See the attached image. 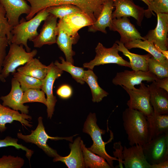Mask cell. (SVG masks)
<instances>
[{"instance_id":"34","label":"cell","mask_w":168,"mask_h":168,"mask_svg":"<svg viewBox=\"0 0 168 168\" xmlns=\"http://www.w3.org/2000/svg\"><path fill=\"white\" fill-rule=\"evenodd\" d=\"M22 103L38 102L47 105V99L45 93L42 90L36 89H29L24 92L21 100Z\"/></svg>"},{"instance_id":"6","label":"cell","mask_w":168,"mask_h":168,"mask_svg":"<svg viewBox=\"0 0 168 168\" xmlns=\"http://www.w3.org/2000/svg\"><path fill=\"white\" fill-rule=\"evenodd\" d=\"M9 45L8 52L3 61L1 73L2 77L5 79L10 73L13 74L15 73L18 67L24 65L33 58L37 53L36 49L29 52L26 51L22 45L11 43Z\"/></svg>"},{"instance_id":"13","label":"cell","mask_w":168,"mask_h":168,"mask_svg":"<svg viewBox=\"0 0 168 168\" xmlns=\"http://www.w3.org/2000/svg\"><path fill=\"white\" fill-rule=\"evenodd\" d=\"M156 27L149 31L144 37L161 49L168 50V14L159 13Z\"/></svg>"},{"instance_id":"26","label":"cell","mask_w":168,"mask_h":168,"mask_svg":"<svg viewBox=\"0 0 168 168\" xmlns=\"http://www.w3.org/2000/svg\"><path fill=\"white\" fill-rule=\"evenodd\" d=\"M48 70V66L42 64L39 59L33 58L23 66L19 67L17 72L40 80L46 77Z\"/></svg>"},{"instance_id":"9","label":"cell","mask_w":168,"mask_h":168,"mask_svg":"<svg viewBox=\"0 0 168 168\" xmlns=\"http://www.w3.org/2000/svg\"><path fill=\"white\" fill-rule=\"evenodd\" d=\"M142 146L144 155L150 165L168 160V133L153 138Z\"/></svg>"},{"instance_id":"14","label":"cell","mask_w":168,"mask_h":168,"mask_svg":"<svg viewBox=\"0 0 168 168\" xmlns=\"http://www.w3.org/2000/svg\"><path fill=\"white\" fill-rule=\"evenodd\" d=\"M115 11L112 12V18L118 19L123 17H132L141 26L144 16L145 10L135 4L132 0H113Z\"/></svg>"},{"instance_id":"4","label":"cell","mask_w":168,"mask_h":168,"mask_svg":"<svg viewBox=\"0 0 168 168\" xmlns=\"http://www.w3.org/2000/svg\"><path fill=\"white\" fill-rule=\"evenodd\" d=\"M97 121L96 114L90 113L84 123L83 132L89 134L93 141L92 145L87 148L92 153L105 158L111 168H114L113 161L118 160L117 158L109 155L105 149L106 144L111 142L113 139V134L111 132L110 139L107 142H104L102 138V135L105 134V131L99 127Z\"/></svg>"},{"instance_id":"37","label":"cell","mask_w":168,"mask_h":168,"mask_svg":"<svg viewBox=\"0 0 168 168\" xmlns=\"http://www.w3.org/2000/svg\"><path fill=\"white\" fill-rule=\"evenodd\" d=\"M12 28L8 23L6 11L0 2V37L7 38L9 45L11 44L12 36L11 31Z\"/></svg>"},{"instance_id":"36","label":"cell","mask_w":168,"mask_h":168,"mask_svg":"<svg viewBox=\"0 0 168 168\" xmlns=\"http://www.w3.org/2000/svg\"><path fill=\"white\" fill-rule=\"evenodd\" d=\"M148 71L154 74L158 78L168 77V65L162 64L152 56L148 63Z\"/></svg>"},{"instance_id":"22","label":"cell","mask_w":168,"mask_h":168,"mask_svg":"<svg viewBox=\"0 0 168 168\" xmlns=\"http://www.w3.org/2000/svg\"><path fill=\"white\" fill-rule=\"evenodd\" d=\"M32 119L30 115L19 113L18 111L11 109L0 103V132H4L7 129L5 125L7 123L11 124L14 121H17L24 125L30 128L32 127L28 120Z\"/></svg>"},{"instance_id":"30","label":"cell","mask_w":168,"mask_h":168,"mask_svg":"<svg viewBox=\"0 0 168 168\" xmlns=\"http://www.w3.org/2000/svg\"><path fill=\"white\" fill-rule=\"evenodd\" d=\"M63 19L77 32L81 28L89 26L94 23L91 18L82 11L70 14Z\"/></svg>"},{"instance_id":"1","label":"cell","mask_w":168,"mask_h":168,"mask_svg":"<svg viewBox=\"0 0 168 168\" xmlns=\"http://www.w3.org/2000/svg\"><path fill=\"white\" fill-rule=\"evenodd\" d=\"M122 118L130 146H142L148 142V122L146 116L142 113L128 108L123 112Z\"/></svg>"},{"instance_id":"32","label":"cell","mask_w":168,"mask_h":168,"mask_svg":"<svg viewBox=\"0 0 168 168\" xmlns=\"http://www.w3.org/2000/svg\"><path fill=\"white\" fill-rule=\"evenodd\" d=\"M13 78L19 83L23 92L29 89L40 90L43 80H40L33 77L25 75L19 72L13 73Z\"/></svg>"},{"instance_id":"44","label":"cell","mask_w":168,"mask_h":168,"mask_svg":"<svg viewBox=\"0 0 168 168\" xmlns=\"http://www.w3.org/2000/svg\"><path fill=\"white\" fill-rule=\"evenodd\" d=\"M168 160L159 163L151 165L150 168H168Z\"/></svg>"},{"instance_id":"10","label":"cell","mask_w":168,"mask_h":168,"mask_svg":"<svg viewBox=\"0 0 168 168\" xmlns=\"http://www.w3.org/2000/svg\"><path fill=\"white\" fill-rule=\"evenodd\" d=\"M138 88L128 89L121 86L129 96L127 105L128 108L138 110L146 117L152 115L153 110L150 102V93L148 86L142 82Z\"/></svg>"},{"instance_id":"46","label":"cell","mask_w":168,"mask_h":168,"mask_svg":"<svg viewBox=\"0 0 168 168\" xmlns=\"http://www.w3.org/2000/svg\"><path fill=\"white\" fill-rule=\"evenodd\" d=\"M145 4H146L148 6L149 5L150 2H149L148 0H141Z\"/></svg>"},{"instance_id":"41","label":"cell","mask_w":168,"mask_h":168,"mask_svg":"<svg viewBox=\"0 0 168 168\" xmlns=\"http://www.w3.org/2000/svg\"><path fill=\"white\" fill-rule=\"evenodd\" d=\"M113 148L115 150L113 151V155L114 157L118 160L119 164L118 166L119 168H123V161L124 160L123 155V147L121 145V142L119 141L114 143Z\"/></svg>"},{"instance_id":"11","label":"cell","mask_w":168,"mask_h":168,"mask_svg":"<svg viewBox=\"0 0 168 168\" xmlns=\"http://www.w3.org/2000/svg\"><path fill=\"white\" fill-rule=\"evenodd\" d=\"M158 78L151 72L141 70H125L118 72L112 80L115 85L123 86L128 89L135 88V85H140L143 81L152 82Z\"/></svg>"},{"instance_id":"33","label":"cell","mask_w":168,"mask_h":168,"mask_svg":"<svg viewBox=\"0 0 168 168\" xmlns=\"http://www.w3.org/2000/svg\"><path fill=\"white\" fill-rule=\"evenodd\" d=\"M47 11L59 19L76 12L82 11L78 7L70 4H63L48 7Z\"/></svg>"},{"instance_id":"31","label":"cell","mask_w":168,"mask_h":168,"mask_svg":"<svg viewBox=\"0 0 168 168\" xmlns=\"http://www.w3.org/2000/svg\"><path fill=\"white\" fill-rule=\"evenodd\" d=\"M59 58L61 63L56 60L54 63V64L61 70L69 73L77 82L81 84H84L85 82L83 79L85 72L84 69L74 66L73 64L65 61L62 57H60Z\"/></svg>"},{"instance_id":"38","label":"cell","mask_w":168,"mask_h":168,"mask_svg":"<svg viewBox=\"0 0 168 168\" xmlns=\"http://www.w3.org/2000/svg\"><path fill=\"white\" fill-rule=\"evenodd\" d=\"M24 163V160L20 157L3 156L0 158V168H21Z\"/></svg>"},{"instance_id":"17","label":"cell","mask_w":168,"mask_h":168,"mask_svg":"<svg viewBox=\"0 0 168 168\" xmlns=\"http://www.w3.org/2000/svg\"><path fill=\"white\" fill-rule=\"evenodd\" d=\"M0 2L6 11L8 23L12 27L19 23L21 15H27L31 11V6L26 0H0Z\"/></svg>"},{"instance_id":"28","label":"cell","mask_w":168,"mask_h":168,"mask_svg":"<svg viewBox=\"0 0 168 168\" xmlns=\"http://www.w3.org/2000/svg\"><path fill=\"white\" fill-rule=\"evenodd\" d=\"M83 80L90 87L92 95V101L94 102H99L107 96L109 93L100 87L97 81L98 77L92 70L88 69L85 70Z\"/></svg>"},{"instance_id":"43","label":"cell","mask_w":168,"mask_h":168,"mask_svg":"<svg viewBox=\"0 0 168 168\" xmlns=\"http://www.w3.org/2000/svg\"><path fill=\"white\" fill-rule=\"evenodd\" d=\"M156 85L168 92V77L161 79L158 78L155 81Z\"/></svg>"},{"instance_id":"21","label":"cell","mask_w":168,"mask_h":168,"mask_svg":"<svg viewBox=\"0 0 168 168\" xmlns=\"http://www.w3.org/2000/svg\"><path fill=\"white\" fill-rule=\"evenodd\" d=\"M81 140L80 137H78L72 143H69L71 151L68 156L63 157L59 155L54 158L53 161H61L68 168H85Z\"/></svg>"},{"instance_id":"24","label":"cell","mask_w":168,"mask_h":168,"mask_svg":"<svg viewBox=\"0 0 168 168\" xmlns=\"http://www.w3.org/2000/svg\"><path fill=\"white\" fill-rule=\"evenodd\" d=\"M146 117L148 124V142L163 134L168 133V114H157L153 113Z\"/></svg>"},{"instance_id":"47","label":"cell","mask_w":168,"mask_h":168,"mask_svg":"<svg viewBox=\"0 0 168 168\" xmlns=\"http://www.w3.org/2000/svg\"><path fill=\"white\" fill-rule=\"evenodd\" d=\"M148 0V1L149 2H150L152 1V0Z\"/></svg>"},{"instance_id":"5","label":"cell","mask_w":168,"mask_h":168,"mask_svg":"<svg viewBox=\"0 0 168 168\" xmlns=\"http://www.w3.org/2000/svg\"><path fill=\"white\" fill-rule=\"evenodd\" d=\"M38 124L35 129L31 131L30 134L28 135L23 134L21 133H17V137L26 142H30L36 145L49 156L55 157L59 155L57 151L50 147L47 143V140L50 139L52 140H58L65 139L72 142L73 137H52L49 136L45 131V128L43 122V118L40 117L38 118Z\"/></svg>"},{"instance_id":"15","label":"cell","mask_w":168,"mask_h":168,"mask_svg":"<svg viewBox=\"0 0 168 168\" xmlns=\"http://www.w3.org/2000/svg\"><path fill=\"white\" fill-rule=\"evenodd\" d=\"M57 19L51 14L47 16L44 21L40 34L32 41L35 47L40 48L44 45H51L56 43Z\"/></svg>"},{"instance_id":"29","label":"cell","mask_w":168,"mask_h":168,"mask_svg":"<svg viewBox=\"0 0 168 168\" xmlns=\"http://www.w3.org/2000/svg\"><path fill=\"white\" fill-rule=\"evenodd\" d=\"M85 168H110L111 167L105 158L96 155L88 150L81 140Z\"/></svg>"},{"instance_id":"42","label":"cell","mask_w":168,"mask_h":168,"mask_svg":"<svg viewBox=\"0 0 168 168\" xmlns=\"http://www.w3.org/2000/svg\"><path fill=\"white\" fill-rule=\"evenodd\" d=\"M57 95L61 98L67 99L70 98L72 94V89L71 87L67 84L60 86L56 92Z\"/></svg>"},{"instance_id":"39","label":"cell","mask_w":168,"mask_h":168,"mask_svg":"<svg viewBox=\"0 0 168 168\" xmlns=\"http://www.w3.org/2000/svg\"><path fill=\"white\" fill-rule=\"evenodd\" d=\"M18 141L17 139L7 136L4 139H0V148L11 146L18 149H21L26 152V156L29 161H30V158L34 153V151L29 149L22 144H18Z\"/></svg>"},{"instance_id":"20","label":"cell","mask_w":168,"mask_h":168,"mask_svg":"<svg viewBox=\"0 0 168 168\" xmlns=\"http://www.w3.org/2000/svg\"><path fill=\"white\" fill-rule=\"evenodd\" d=\"M148 86L153 113L157 114H168V92L158 87L155 81L152 82Z\"/></svg>"},{"instance_id":"8","label":"cell","mask_w":168,"mask_h":168,"mask_svg":"<svg viewBox=\"0 0 168 168\" xmlns=\"http://www.w3.org/2000/svg\"><path fill=\"white\" fill-rule=\"evenodd\" d=\"M79 38L77 32L63 19H59L57 24L56 43L60 49L64 53L66 61L73 64V56L75 52L72 49V44H76Z\"/></svg>"},{"instance_id":"2","label":"cell","mask_w":168,"mask_h":168,"mask_svg":"<svg viewBox=\"0 0 168 168\" xmlns=\"http://www.w3.org/2000/svg\"><path fill=\"white\" fill-rule=\"evenodd\" d=\"M31 6L30 13L26 19L32 18L40 11L48 7L63 4H70L79 7L94 22L100 14L105 0H26Z\"/></svg>"},{"instance_id":"16","label":"cell","mask_w":168,"mask_h":168,"mask_svg":"<svg viewBox=\"0 0 168 168\" xmlns=\"http://www.w3.org/2000/svg\"><path fill=\"white\" fill-rule=\"evenodd\" d=\"M109 29L119 33L121 36L119 41L124 44L136 39L146 40L141 36L135 26L131 23L127 17L113 19L112 25Z\"/></svg>"},{"instance_id":"3","label":"cell","mask_w":168,"mask_h":168,"mask_svg":"<svg viewBox=\"0 0 168 168\" xmlns=\"http://www.w3.org/2000/svg\"><path fill=\"white\" fill-rule=\"evenodd\" d=\"M49 14L45 8L27 21L22 18L19 23L13 27L11 30L12 36L11 43L22 45L25 47L26 51L30 52L31 49L27 44L28 40L32 41L38 36V27Z\"/></svg>"},{"instance_id":"25","label":"cell","mask_w":168,"mask_h":168,"mask_svg":"<svg viewBox=\"0 0 168 168\" xmlns=\"http://www.w3.org/2000/svg\"><path fill=\"white\" fill-rule=\"evenodd\" d=\"M119 51L128 57L133 70H141L144 72L148 71V63L150 58L152 56L148 53L145 55H139L130 52L124 46V44L119 41L115 42Z\"/></svg>"},{"instance_id":"27","label":"cell","mask_w":168,"mask_h":168,"mask_svg":"<svg viewBox=\"0 0 168 168\" xmlns=\"http://www.w3.org/2000/svg\"><path fill=\"white\" fill-rule=\"evenodd\" d=\"M124 44L128 49L133 48L143 49L158 61L163 64L168 65V59L157 49L152 43L147 40H142L141 39H136Z\"/></svg>"},{"instance_id":"23","label":"cell","mask_w":168,"mask_h":168,"mask_svg":"<svg viewBox=\"0 0 168 168\" xmlns=\"http://www.w3.org/2000/svg\"><path fill=\"white\" fill-rule=\"evenodd\" d=\"M114 8L113 0H105L100 14L96 21L89 26L88 31L93 32L100 31L106 34V28H110L112 24V13Z\"/></svg>"},{"instance_id":"7","label":"cell","mask_w":168,"mask_h":168,"mask_svg":"<svg viewBox=\"0 0 168 168\" xmlns=\"http://www.w3.org/2000/svg\"><path fill=\"white\" fill-rule=\"evenodd\" d=\"M117 45L115 43L112 47L106 48L102 44L99 43L95 48L96 54L94 58L89 63H84L83 67L93 70L96 66L114 63L131 68L129 62L124 59L119 54Z\"/></svg>"},{"instance_id":"18","label":"cell","mask_w":168,"mask_h":168,"mask_svg":"<svg viewBox=\"0 0 168 168\" xmlns=\"http://www.w3.org/2000/svg\"><path fill=\"white\" fill-rule=\"evenodd\" d=\"M128 148L125 146L123 151V163L126 168H150L143 152L142 146L134 145Z\"/></svg>"},{"instance_id":"35","label":"cell","mask_w":168,"mask_h":168,"mask_svg":"<svg viewBox=\"0 0 168 168\" xmlns=\"http://www.w3.org/2000/svg\"><path fill=\"white\" fill-rule=\"evenodd\" d=\"M147 9L145 10L144 16L147 17L155 15L152 11L157 15L159 13L168 14V0H153L150 2Z\"/></svg>"},{"instance_id":"12","label":"cell","mask_w":168,"mask_h":168,"mask_svg":"<svg viewBox=\"0 0 168 168\" xmlns=\"http://www.w3.org/2000/svg\"><path fill=\"white\" fill-rule=\"evenodd\" d=\"M48 72L46 77L43 79L41 89L47 96L48 117L51 119L57 101L56 97L53 93V85L56 79L61 76L63 71L58 68L53 62L48 66Z\"/></svg>"},{"instance_id":"40","label":"cell","mask_w":168,"mask_h":168,"mask_svg":"<svg viewBox=\"0 0 168 168\" xmlns=\"http://www.w3.org/2000/svg\"><path fill=\"white\" fill-rule=\"evenodd\" d=\"M9 44L8 40L6 37H0V81L2 82H6L1 75L3 64L5 57L7 54L6 49Z\"/></svg>"},{"instance_id":"19","label":"cell","mask_w":168,"mask_h":168,"mask_svg":"<svg viewBox=\"0 0 168 168\" xmlns=\"http://www.w3.org/2000/svg\"><path fill=\"white\" fill-rule=\"evenodd\" d=\"M23 93L19 82L14 78H12L10 92L7 95L0 97L3 101L2 105L14 110H20L22 113L28 114L29 106L24 105L21 102Z\"/></svg>"},{"instance_id":"45","label":"cell","mask_w":168,"mask_h":168,"mask_svg":"<svg viewBox=\"0 0 168 168\" xmlns=\"http://www.w3.org/2000/svg\"><path fill=\"white\" fill-rule=\"evenodd\" d=\"M157 49L161 54H162L166 58H168V51L165 50L161 49L160 48L156 45H155Z\"/></svg>"}]
</instances>
